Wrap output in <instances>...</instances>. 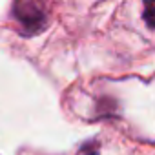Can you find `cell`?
Masks as SVG:
<instances>
[{
	"mask_svg": "<svg viewBox=\"0 0 155 155\" xmlns=\"http://www.w3.org/2000/svg\"><path fill=\"white\" fill-rule=\"evenodd\" d=\"M15 17L24 26V29L38 31L44 24V13L42 9L31 2V0H18L15 4Z\"/></svg>",
	"mask_w": 155,
	"mask_h": 155,
	"instance_id": "obj_1",
	"label": "cell"
},
{
	"mask_svg": "<svg viewBox=\"0 0 155 155\" xmlns=\"http://www.w3.org/2000/svg\"><path fill=\"white\" fill-rule=\"evenodd\" d=\"M144 18L146 22L155 29V2H148L146 4V9H144Z\"/></svg>",
	"mask_w": 155,
	"mask_h": 155,
	"instance_id": "obj_2",
	"label": "cell"
}]
</instances>
